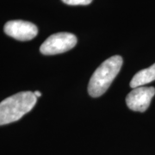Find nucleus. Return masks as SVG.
Returning a JSON list of instances; mask_svg holds the SVG:
<instances>
[{
    "label": "nucleus",
    "mask_w": 155,
    "mask_h": 155,
    "mask_svg": "<svg viewBox=\"0 0 155 155\" xmlns=\"http://www.w3.org/2000/svg\"><path fill=\"white\" fill-rule=\"evenodd\" d=\"M37 97L31 91H22L0 103V125L14 122L28 113L36 104Z\"/></svg>",
    "instance_id": "obj_1"
},
{
    "label": "nucleus",
    "mask_w": 155,
    "mask_h": 155,
    "mask_svg": "<svg viewBox=\"0 0 155 155\" xmlns=\"http://www.w3.org/2000/svg\"><path fill=\"white\" fill-rule=\"evenodd\" d=\"M123 60L120 55L112 56L104 61L96 69L90 79L88 92L92 97H98L105 93L119 73Z\"/></svg>",
    "instance_id": "obj_2"
},
{
    "label": "nucleus",
    "mask_w": 155,
    "mask_h": 155,
    "mask_svg": "<svg viewBox=\"0 0 155 155\" xmlns=\"http://www.w3.org/2000/svg\"><path fill=\"white\" fill-rule=\"evenodd\" d=\"M77 44V37L71 33L61 32L52 35L40 48L44 55H54L65 53L73 48Z\"/></svg>",
    "instance_id": "obj_3"
},
{
    "label": "nucleus",
    "mask_w": 155,
    "mask_h": 155,
    "mask_svg": "<svg viewBox=\"0 0 155 155\" xmlns=\"http://www.w3.org/2000/svg\"><path fill=\"white\" fill-rule=\"evenodd\" d=\"M155 95L154 87L140 86L134 88L126 97L127 107L134 111L145 112Z\"/></svg>",
    "instance_id": "obj_4"
},
{
    "label": "nucleus",
    "mask_w": 155,
    "mask_h": 155,
    "mask_svg": "<svg viewBox=\"0 0 155 155\" xmlns=\"http://www.w3.org/2000/svg\"><path fill=\"white\" fill-rule=\"evenodd\" d=\"M4 30L7 35L22 41H30L38 34V28L35 24L22 20L7 22L4 27Z\"/></svg>",
    "instance_id": "obj_5"
},
{
    "label": "nucleus",
    "mask_w": 155,
    "mask_h": 155,
    "mask_svg": "<svg viewBox=\"0 0 155 155\" xmlns=\"http://www.w3.org/2000/svg\"><path fill=\"white\" fill-rule=\"evenodd\" d=\"M155 80V63L148 68L143 69L138 72L132 78L130 82L131 88H137L144 86L145 84H149Z\"/></svg>",
    "instance_id": "obj_6"
},
{
    "label": "nucleus",
    "mask_w": 155,
    "mask_h": 155,
    "mask_svg": "<svg viewBox=\"0 0 155 155\" xmlns=\"http://www.w3.org/2000/svg\"><path fill=\"white\" fill-rule=\"evenodd\" d=\"M65 4L69 5H88L92 0H62Z\"/></svg>",
    "instance_id": "obj_7"
},
{
    "label": "nucleus",
    "mask_w": 155,
    "mask_h": 155,
    "mask_svg": "<svg viewBox=\"0 0 155 155\" xmlns=\"http://www.w3.org/2000/svg\"><path fill=\"white\" fill-rule=\"evenodd\" d=\"M34 94H35V96L36 97H40L41 96V92H40L39 91H35L34 92Z\"/></svg>",
    "instance_id": "obj_8"
}]
</instances>
